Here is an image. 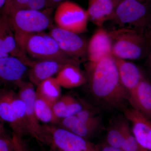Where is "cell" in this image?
I'll use <instances>...</instances> for the list:
<instances>
[{"label": "cell", "instance_id": "6da1fadb", "mask_svg": "<svg viewBox=\"0 0 151 151\" xmlns=\"http://www.w3.org/2000/svg\"><path fill=\"white\" fill-rule=\"evenodd\" d=\"M87 81L91 93L97 100L113 108H122L129 101L112 55L105 57L86 66Z\"/></svg>", "mask_w": 151, "mask_h": 151}, {"label": "cell", "instance_id": "7a4b0ae2", "mask_svg": "<svg viewBox=\"0 0 151 151\" xmlns=\"http://www.w3.org/2000/svg\"><path fill=\"white\" fill-rule=\"evenodd\" d=\"M109 32L114 57L138 60L147 57L150 47L151 35L125 28Z\"/></svg>", "mask_w": 151, "mask_h": 151}, {"label": "cell", "instance_id": "3957f363", "mask_svg": "<svg viewBox=\"0 0 151 151\" xmlns=\"http://www.w3.org/2000/svg\"><path fill=\"white\" fill-rule=\"evenodd\" d=\"M17 44L26 54L39 60H53L80 63L79 60L70 57L63 52L49 35L34 34L19 41Z\"/></svg>", "mask_w": 151, "mask_h": 151}, {"label": "cell", "instance_id": "277c9868", "mask_svg": "<svg viewBox=\"0 0 151 151\" xmlns=\"http://www.w3.org/2000/svg\"><path fill=\"white\" fill-rule=\"evenodd\" d=\"M121 28L132 29L151 35L150 19L147 7L136 0H122L111 19Z\"/></svg>", "mask_w": 151, "mask_h": 151}, {"label": "cell", "instance_id": "5b68a950", "mask_svg": "<svg viewBox=\"0 0 151 151\" xmlns=\"http://www.w3.org/2000/svg\"><path fill=\"white\" fill-rule=\"evenodd\" d=\"M5 15L13 31L17 43L28 35L47 29L52 24L48 15L41 11H18Z\"/></svg>", "mask_w": 151, "mask_h": 151}, {"label": "cell", "instance_id": "8992f818", "mask_svg": "<svg viewBox=\"0 0 151 151\" xmlns=\"http://www.w3.org/2000/svg\"><path fill=\"white\" fill-rule=\"evenodd\" d=\"M89 19L87 11L68 1L62 2L57 6L54 17L56 27L77 34L87 31Z\"/></svg>", "mask_w": 151, "mask_h": 151}, {"label": "cell", "instance_id": "52a82bcc", "mask_svg": "<svg viewBox=\"0 0 151 151\" xmlns=\"http://www.w3.org/2000/svg\"><path fill=\"white\" fill-rule=\"evenodd\" d=\"M45 141H50L60 151H98L88 140L61 127L43 126Z\"/></svg>", "mask_w": 151, "mask_h": 151}, {"label": "cell", "instance_id": "ba28073f", "mask_svg": "<svg viewBox=\"0 0 151 151\" xmlns=\"http://www.w3.org/2000/svg\"><path fill=\"white\" fill-rule=\"evenodd\" d=\"M18 87V94L26 105V122L28 132L39 140L45 142L43 126L40 124L35 110L36 92L33 84L30 82L22 81Z\"/></svg>", "mask_w": 151, "mask_h": 151}, {"label": "cell", "instance_id": "9c48e42d", "mask_svg": "<svg viewBox=\"0 0 151 151\" xmlns=\"http://www.w3.org/2000/svg\"><path fill=\"white\" fill-rule=\"evenodd\" d=\"M49 35L56 41L60 48L68 56L80 60L87 56L88 43L75 33L55 27L50 30Z\"/></svg>", "mask_w": 151, "mask_h": 151}, {"label": "cell", "instance_id": "30bf717a", "mask_svg": "<svg viewBox=\"0 0 151 151\" xmlns=\"http://www.w3.org/2000/svg\"><path fill=\"white\" fill-rule=\"evenodd\" d=\"M8 56L21 59L28 66H31L34 62L19 46L6 16L1 13L0 14V58Z\"/></svg>", "mask_w": 151, "mask_h": 151}, {"label": "cell", "instance_id": "8fae6325", "mask_svg": "<svg viewBox=\"0 0 151 151\" xmlns=\"http://www.w3.org/2000/svg\"><path fill=\"white\" fill-rule=\"evenodd\" d=\"M124 112L139 145L144 150L151 151V121L133 108H125Z\"/></svg>", "mask_w": 151, "mask_h": 151}, {"label": "cell", "instance_id": "7c38bea8", "mask_svg": "<svg viewBox=\"0 0 151 151\" xmlns=\"http://www.w3.org/2000/svg\"><path fill=\"white\" fill-rule=\"evenodd\" d=\"M112 55V40L109 32L102 28L97 29L88 43L87 56L89 62H97Z\"/></svg>", "mask_w": 151, "mask_h": 151}, {"label": "cell", "instance_id": "4fadbf2b", "mask_svg": "<svg viewBox=\"0 0 151 151\" xmlns=\"http://www.w3.org/2000/svg\"><path fill=\"white\" fill-rule=\"evenodd\" d=\"M28 65L16 57L0 58V82L18 86L27 70Z\"/></svg>", "mask_w": 151, "mask_h": 151}, {"label": "cell", "instance_id": "5bb4252c", "mask_svg": "<svg viewBox=\"0 0 151 151\" xmlns=\"http://www.w3.org/2000/svg\"><path fill=\"white\" fill-rule=\"evenodd\" d=\"M113 57L117 66L120 80L128 93L129 99L145 76L134 63L125 60Z\"/></svg>", "mask_w": 151, "mask_h": 151}, {"label": "cell", "instance_id": "9a60e30c", "mask_svg": "<svg viewBox=\"0 0 151 151\" xmlns=\"http://www.w3.org/2000/svg\"><path fill=\"white\" fill-rule=\"evenodd\" d=\"M74 63L53 60H38L31 66L28 77L30 82L37 86L42 81L57 74L66 64ZM79 64V63H78Z\"/></svg>", "mask_w": 151, "mask_h": 151}, {"label": "cell", "instance_id": "2e32d148", "mask_svg": "<svg viewBox=\"0 0 151 151\" xmlns=\"http://www.w3.org/2000/svg\"><path fill=\"white\" fill-rule=\"evenodd\" d=\"M129 102L132 108L151 121V81L144 76Z\"/></svg>", "mask_w": 151, "mask_h": 151}, {"label": "cell", "instance_id": "e0dca14e", "mask_svg": "<svg viewBox=\"0 0 151 151\" xmlns=\"http://www.w3.org/2000/svg\"><path fill=\"white\" fill-rule=\"evenodd\" d=\"M115 9L113 0H88L86 11L89 19L101 27L105 22L111 19Z\"/></svg>", "mask_w": 151, "mask_h": 151}, {"label": "cell", "instance_id": "ac0fdd59", "mask_svg": "<svg viewBox=\"0 0 151 151\" xmlns=\"http://www.w3.org/2000/svg\"><path fill=\"white\" fill-rule=\"evenodd\" d=\"M78 64L68 63L57 74L55 78L61 87L72 89L86 83V77L79 68Z\"/></svg>", "mask_w": 151, "mask_h": 151}, {"label": "cell", "instance_id": "d6986e66", "mask_svg": "<svg viewBox=\"0 0 151 151\" xmlns=\"http://www.w3.org/2000/svg\"><path fill=\"white\" fill-rule=\"evenodd\" d=\"M58 124L63 129L87 140L95 134L100 126L85 123L75 115L61 119Z\"/></svg>", "mask_w": 151, "mask_h": 151}, {"label": "cell", "instance_id": "ffe728a7", "mask_svg": "<svg viewBox=\"0 0 151 151\" xmlns=\"http://www.w3.org/2000/svg\"><path fill=\"white\" fill-rule=\"evenodd\" d=\"M86 108L82 103L70 95L61 96L52 105L55 115L59 121L75 115Z\"/></svg>", "mask_w": 151, "mask_h": 151}, {"label": "cell", "instance_id": "44dd1931", "mask_svg": "<svg viewBox=\"0 0 151 151\" xmlns=\"http://www.w3.org/2000/svg\"><path fill=\"white\" fill-rule=\"evenodd\" d=\"M61 88L56 78L51 77L42 81L37 86L36 95L52 106L61 97Z\"/></svg>", "mask_w": 151, "mask_h": 151}, {"label": "cell", "instance_id": "7402d4cb", "mask_svg": "<svg viewBox=\"0 0 151 151\" xmlns=\"http://www.w3.org/2000/svg\"><path fill=\"white\" fill-rule=\"evenodd\" d=\"M45 8H49L46 0H6L2 13L8 15L17 11H41Z\"/></svg>", "mask_w": 151, "mask_h": 151}, {"label": "cell", "instance_id": "603a6c76", "mask_svg": "<svg viewBox=\"0 0 151 151\" xmlns=\"http://www.w3.org/2000/svg\"><path fill=\"white\" fill-rule=\"evenodd\" d=\"M131 129L129 121L126 118L119 120L108 130L106 137V145L121 148L125 135Z\"/></svg>", "mask_w": 151, "mask_h": 151}, {"label": "cell", "instance_id": "cb8c5ba5", "mask_svg": "<svg viewBox=\"0 0 151 151\" xmlns=\"http://www.w3.org/2000/svg\"><path fill=\"white\" fill-rule=\"evenodd\" d=\"M35 110L37 117L40 122L45 124H58L59 122L55 115L52 105L36 95Z\"/></svg>", "mask_w": 151, "mask_h": 151}, {"label": "cell", "instance_id": "d4e9b609", "mask_svg": "<svg viewBox=\"0 0 151 151\" xmlns=\"http://www.w3.org/2000/svg\"><path fill=\"white\" fill-rule=\"evenodd\" d=\"M121 149L124 151H141L142 149L137 142L131 129L125 135Z\"/></svg>", "mask_w": 151, "mask_h": 151}, {"label": "cell", "instance_id": "484cf974", "mask_svg": "<svg viewBox=\"0 0 151 151\" xmlns=\"http://www.w3.org/2000/svg\"><path fill=\"white\" fill-rule=\"evenodd\" d=\"M0 151H14L12 139H9L3 136L0 137Z\"/></svg>", "mask_w": 151, "mask_h": 151}, {"label": "cell", "instance_id": "4316f807", "mask_svg": "<svg viewBox=\"0 0 151 151\" xmlns=\"http://www.w3.org/2000/svg\"><path fill=\"white\" fill-rule=\"evenodd\" d=\"M12 140L14 144V151H26L22 142L21 136L14 134Z\"/></svg>", "mask_w": 151, "mask_h": 151}, {"label": "cell", "instance_id": "83f0119b", "mask_svg": "<svg viewBox=\"0 0 151 151\" xmlns=\"http://www.w3.org/2000/svg\"><path fill=\"white\" fill-rule=\"evenodd\" d=\"M98 151H124L121 148L114 147L108 145H104L101 149H98Z\"/></svg>", "mask_w": 151, "mask_h": 151}, {"label": "cell", "instance_id": "f1b7e54d", "mask_svg": "<svg viewBox=\"0 0 151 151\" xmlns=\"http://www.w3.org/2000/svg\"><path fill=\"white\" fill-rule=\"evenodd\" d=\"M147 57V67L148 69L149 73H150L151 76V38L150 47V50H149Z\"/></svg>", "mask_w": 151, "mask_h": 151}, {"label": "cell", "instance_id": "f546056e", "mask_svg": "<svg viewBox=\"0 0 151 151\" xmlns=\"http://www.w3.org/2000/svg\"><path fill=\"white\" fill-rule=\"evenodd\" d=\"M3 122L0 119V137H1L4 135L5 132L4 128L3 126Z\"/></svg>", "mask_w": 151, "mask_h": 151}, {"label": "cell", "instance_id": "4dcf8cb0", "mask_svg": "<svg viewBox=\"0 0 151 151\" xmlns=\"http://www.w3.org/2000/svg\"><path fill=\"white\" fill-rule=\"evenodd\" d=\"M6 0H0V14H1L3 8L5 4Z\"/></svg>", "mask_w": 151, "mask_h": 151}, {"label": "cell", "instance_id": "1f68e13d", "mask_svg": "<svg viewBox=\"0 0 151 151\" xmlns=\"http://www.w3.org/2000/svg\"><path fill=\"white\" fill-rule=\"evenodd\" d=\"M122 1V0H113V3H114V5H115V8L116 7L117 5Z\"/></svg>", "mask_w": 151, "mask_h": 151}, {"label": "cell", "instance_id": "d6a6232c", "mask_svg": "<svg viewBox=\"0 0 151 151\" xmlns=\"http://www.w3.org/2000/svg\"><path fill=\"white\" fill-rule=\"evenodd\" d=\"M141 151H146L145 150H144V149H142V150H141Z\"/></svg>", "mask_w": 151, "mask_h": 151}, {"label": "cell", "instance_id": "836d02e7", "mask_svg": "<svg viewBox=\"0 0 151 151\" xmlns=\"http://www.w3.org/2000/svg\"><path fill=\"white\" fill-rule=\"evenodd\" d=\"M136 1H140L142 0H136Z\"/></svg>", "mask_w": 151, "mask_h": 151}, {"label": "cell", "instance_id": "e575fe53", "mask_svg": "<svg viewBox=\"0 0 151 151\" xmlns=\"http://www.w3.org/2000/svg\"><path fill=\"white\" fill-rule=\"evenodd\" d=\"M46 1H47V0H46Z\"/></svg>", "mask_w": 151, "mask_h": 151}, {"label": "cell", "instance_id": "d590c367", "mask_svg": "<svg viewBox=\"0 0 151 151\" xmlns=\"http://www.w3.org/2000/svg\"></svg>", "mask_w": 151, "mask_h": 151}]
</instances>
